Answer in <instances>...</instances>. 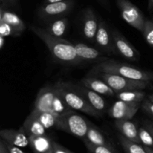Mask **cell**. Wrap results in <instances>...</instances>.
<instances>
[{"instance_id": "obj_16", "label": "cell", "mask_w": 153, "mask_h": 153, "mask_svg": "<svg viewBox=\"0 0 153 153\" xmlns=\"http://www.w3.org/2000/svg\"><path fill=\"white\" fill-rule=\"evenodd\" d=\"M77 89L84 96L88 102L101 115L103 114L107 108V104L101 94H97L95 91L83 86L81 84H76Z\"/></svg>"}, {"instance_id": "obj_5", "label": "cell", "mask_w": 153, "mask_h": 153, "mask_svg": "<svg viewBox=\"0 0 153 153\" xmlns=\"http://www.w3.org/2000/svg\"><path fill=\"white\" fill-rule=\"evenodd\" d=\"M90 123L88 120L76 113V111L71 110L59 117L55 128L84 140Z\"/></svg>"}, {"instance_id": "obj_21", "label": "cell", "mask_w": 153, "mask_h": 153, "mask_svg": "<svg viewBox=\"0 0 153 153\" xmlns=\"http://www.w3.org/2000/svg\"><path fill=\"white\" fill-rule=\"evenodd\" d=\"M83 140L89 142L92 144L97 145V146H112L104 133L98 127L91 123H90L86 137Z\"/></svg>"}, {"instance_id": "obj_28", "label": "cell", "mask_w": 153, "mask_h": 153, "mask_svg": "<svg viewBox=\"0 0 153 153\" xmlns=\"http://www.w3.org/2000/svg\"><path fill=\"white\" fill-rule=\"evenodd\" d=\"M142 34L148 45L153 47V20L146 19Z\"/></svg>"}, {"instance_id": "obj_7", "label": "cell", "mask_w": 153, "mask_h": 153, "mask_svg": "<svg viewBox=\"0 0 153 153\" xmlns=\"http://www.w3.org/2000/svg\"><path fill=\"white\" fill-rule=\"evenodd\" d=\"M117 5L123 20L142 32L146 19L140 8L129 0H117Z\"/></svg>"}, {"instance_id": "obj_23", "label": "cell", "mask_w": 153, "mask_h": 153, "mask_svg": "<svg viewBox=\"0 0 153 153\" xmlns=\"http://www.w3.org/2000/svg\"><path fill=\"white\" fill-rule=\"evenodd\" d=\"M146 94L143 90H132L117 93L115 97L119 100L128 102L142 103L146 99Z\"/></svg>"}, {"instance_id": "obj_19", "label": "cell", "mask_w": 153, "mask_h": 153, "mask_svg": "<svg viewBox=\"0 0 153 153\" xmlns=\"http://www.w3.org/2000/svg\"><path fill=\"white\" fill-rule=\"evenodd\" d=\"M29 146L34 153H52L54 141L46 134L30 136Z\"/></svg>"}, {"instance_id": "obj_13", "label": "cell", "mask_w": 153, "mask_h": 153, "mask_svg": "<svg viewBox=\"0 0 153 153\" xmlns=\"http://www.w3.org/2000/svg\"><path fill=\"white\" fill-rule=\"evenodd\" d=\"M100 20L97 14L91 7L85 9L82 14V35L90 42H94L98 30Z\"/></svg>"}, {"instance_id": "obj_14", "label": "cell", "mask_w": 153, "mask_h": 153, "mask_svg": "<svg viewBox=\"0 0 153 153\" xmlns=\"http://www.w3.org/2000/svg\"><path fill=\"white\" fill-rule=\"evenodd\" d=\"M79 83L101 95L108 97L116 96V93L104 80L94 75H90L84 77L81 79Z\"/></svg>"}, {"instance_id": "obj_10", "label": "cell", "mask_w": 153, "mask_h": 153, "mask_svg": "<svg viewBox=\"0 0 153 153\" xmlns=\"http://www.w3.org/2000/svg\"><path fill=\"white\" fill-rule=\"evenodd\" d=\"M141 106L140 102H128L118 100L115 102L108 110V114L115 120H131L138 111Z\"/></svg>"}, {"instance_id": "obj_17", "label": "cell", "mask_w": 153, "mask_h": 153, "mask_svg": "<svg viewBox=\"0 0 153 153\" xmlns=\"http://www.w3.org/2000/svg\"><path fill=\"white\" fill-rule=\"evenodd\" d=\"M115 127L117 128L120 134L125 137L126 138L140 143L139 138L138 131L139 128L136 123L131 120H119L115 121Z\"/></svg>"}, {"instance_id": "obj_11", "label": "cell", "mask_w": 153, "mask_h": 153, "mask_svg": "<svg viewBox=\"0 0 153 153\" xmlns=\"http://www.w3.org/2000/svg\"><path fill=\"white\" fill-rule=\"evenodd\" d=\"M94 42L98 48L106 54L117 55L114 45L112 31H111L107 22L104 20H100L98 30L96 34Z\"/></svg>"}, {"instance_id": "obj_25", "label": "cell", "mask_w": 153, "mask_h": 153, "mask_svg": "<svg viewBox=\"0 0 153 153\" xmlns=\"http://www.w3.org/2000/svg\"><path fill=\"white\" fill-rule=\"evenodd\" d=\"M118 140L126 153H147L144 146H141L140 143L131 141L120 134L118 135Z\"/></svg>"}, {"instance_id": "obj_18", "label": "cell", "mask_w": 153, "mask_h": 153, "mask_svg": "<svg viewBox=\"0 0 153 153\" xmlns=\"http://www.w3.org/2000/svg\"><path fill=\"white\" fill-rule=\"evenodd\" d=\"M0 20L7 22L11 26L16 37L20 36L26 29V25L24 21L15 13L6 10L3 5L1 6L0 9Z\"/></svg>"}, {"instance_id": "obj_40", "label": "cell", "mask_w": 153, "mask_h": 153, "mask_svg": "<svg viewBox=\"0 0 153 153\" xmlns=\"http://www.w3.org/2000/svg\"><path fill=\"white\" fill-rule=\"evenodd\" d=\"M148 99H149L151 101L153 102V94H149V95L148 96Z\"/></svg>"}, {"instance_id": "obj_34", "label": "cell", "mask_w": 153, "mask_h": 153, "mask_svg": "<svg viewBox=\"0 0 153 153\" xmlns=\"http://www.w3.org/2000/svg\"><path fill=\"white\" fill-rule=\"evenodd\" d=\"M0 153H9L5 143L2 139H1V140H0Z\"/></svg>"}, {"instance_id": "obj_32", "label": "cell", "mask_w": 153, "mask_h": 153, "mask_svg": "<svg viewBox=\"0 0 153 153\" xmlns=\"http://www.w3.org/2000/svg\"><path fill=\"white\" fill-rule=\"evenodd\" d=\"M4 143H5L6 146H7V149H8L9 153H25L23 150H22V148L18 147V146H13V145L11 144H9V143H6L5 141H4Z\"/></svg>"}, {"instance_id": "obj_20", "label": "cell", "mask_w": 153, "mask_h": 153, "mask_svg": "<svg viewBox=\"0 0 153 153\" xmlns=\"http://www.w3.org/2000/svg\"><path fill=\"white\" fill-rule=\"evenodd\" d=\"M20 128L28 137L46 134V128L41 123V122L37 119V117L33 114L31 112L27 117Z\"/></svg>"}, {"instance_id": "obj_26", "label": "cell", "mask_w": 153, "mask_h": 153, "mask_svg": "<svg viewBox=\"0 0 153 153\" xmlns=\"http://www.w3.org/2000/svg\"><path fill=\"white\" fill-rule=\"evenodd\" d=\"M138 134L140 143L144 146L153 148V137L149 130L144 125L139 128Z\"/></svg>"}, {"instance_id": "obj_22", "label": "cell", "mask_w": 153, "mask_h": 153, "mask_svg": "<svg viewBox=\"0 0 153 153\" xmlns=\"http://www.w3.org/2000/svg\"><path fill=\"white\" fill-rule=\"evenodd\" d=\"M68 25V18L64 16V17L59 18V19L49 22L43 28L51 35L58 37H62L67 33Z\"/></svg>"}, {"instance_id": "obj_35", "label": "cell", "mask_w": 153, "mask_h": 153, "mask_svg": "<svg viewBox=\"0 0 153 153\" xmlns=\"http://www.w3.org/2000/svg\"><path fill=\"white\" fill-rule=\"evenodd\" d=\"M143 125H144L145 126H146V128L149 130V131H150L151 134H152V135L153 137V122H152V121L146 120V121H145L144 123H143Z\"/></svg>"}, {"instance_id": "obj_29", "label": "cell", "mask_w": 153, "mask_h": 153, "mask_svg": "<svg viewBox=\"0 0 153 153\" xmlns=\"http://www.w3.org/2000/svg\"><path fill=\"white\" fill-rule=\"evenodd\" d=\"M0 35L4 37H16L15 31L13 28L7 22L0 20Z\"/></svg>"}, {"instance_id": "obj_4", "label": "cell", "mask_w": 153, "mask_h": 153, "mask_svg": "<svg viewBox=\"0 0 153 153\" xmlns=\"http://www.w3.org/2000/svg\"><path fill=\"white\" fill-rule=\"evenodd\" d=\"M54 85L58 94L71 109L96 117L102 116L88 102L86 99L77 89L76 84L60 80Z\"/></svg>"}, {"instance_id": "obj_36", "label": "cell", "mask_w": 153, "mask_h": 153, "mask_svg": "<svg viewBox=\"0 0 153 153\" xmlns=\"http://www.w3.org/2000/svg\"><path fill=\"white\" fill-rule=\"evenodd\" d=\"M147 9L149 11H152L153 10V0H148Z\"/></svg>"}, {"instance_id": "obj_3", "label": "cell", "mask_w": 153, "mask_h": 153, "mask_svg": "<svg viewBox=\"0 0 153 153\" xmlns=\"http://www.w3.org/2000/svg\"><path fill=\"white\" fill-rule=\"evenodd\" d=\"M33 109L49 112L58 117L73 110L64 102L54 85H46L39 91Z\"/></svg>"}, {"instance_id": "obj_37", "label": "cell", "mask_w": 153, "mask_h": 153, "mask_svg": "<svg viewBox=\"0 0 153 153\" xmlns=\"http://www.w3.org/2000/svg\"><path fill=\"white\" fill-rule=\"evenodd\" d=\"M5 38L6 37L0 35V48H1V49H2L4 45L5 44Z\"/></svg>"}, {"instance_id": "obj_41", "label": "cell", "mask_w": 153, "mask_h": 153, "mask_svg": "<svg viewBox=\"0 0 153 153\" xmlns=\"http://www.w3.org/2000/svg\"><path fill=\"white\" fill-rule=\"evenodd\" d=\"M100 2H102L103 4H106V2H107V0H100Z\"/></svg>"}, {"instance_id": "obj_27", "label": "cell", "mask_w": 153, "mask_h": 153, "mask_svg": "<svg viewBox=\"0 0 153 153\" xmlns=\"http://www.w3.org/2000/svg\"><path fill=\"white\" fill-rule=\"evenodd\" d=\"M90 153H117L113 146H97L83 140Z\"/></svg>"}, {"instance_id": "obj_1", "label": "cell", "mask_w": 153, "mask_h": 153, "mask_svg": "<svg viewBox=\"0 0 153 153\" xmlns=\"http://www.w3.org/2000/svg\"><path fill=\"white\" fill-rule=\"evenodd\" d=\"M30 30L45 43L52 59L57 63L65 66H77L83 63L77 55L73 43L51 35L43 28L36 25H31Z\"/></svg>"}, {"instance_id": "obj_30", "label": "cell", "mask_w": 153, "mask_h": 153, "mask_svg": "<svg viewBox=\"0 0 153 153\" xmlns=\"http://www.w3.org/2000/svg\"><path fill=\"white\" fill-rule=\"evenodd\" d=\"M141 109L144 113L149 115V117L153 118V102L151 101L149 99H146L143 102L141 103L140 106Z\"/></svg>"}, {"instance_id": "obj_38", "label": "cell", "mask_w": 153, "mask_h": 153, "mask_svg": "<svg viewBox=\"0 0 153 153\" xmlns=\"http://www.w3.org/2000/svg\"><path fill=\"white\" fill-rule=\"evenodd\" d=\"M65 1V0H44L43 4H49V3H55V2H60V1Z\"/></svg>"}, {"instance_id": "obj_9", "label": "cell", "mask_w": 153, "mask_h": 153, "mask_svg": "<svg viewBox=\"0 0 153 153\" xmlns=\"http://www.w3.org/2000/svg\"><path fill=\"white\" fill-rule=\"evenodd\" d=\"M114 45L117 55H120L130 61H137L140 60L139 51L124 37L117 29L112 31Z\"/></svg>"}, {"instance_id": "obj_39", "label": "cell", "mask_w": 153, "mask_h": 153, "mask_svg": "<svg viewBox=\"0 0 153 153\" xmlns=\"http://www.w3.org/2000/svg\"><path fill=\"white\" fill-rule=\"evenodd\" d=\"M144 148H145V149H146V152L147 153H153V148L148 147V146H144Z\"/></svg>"}, {"instance_id": "obj_15", "label": "cell", "mask_w": 153, "mask_h": 153, "mask_svg": "<svg viewBox=\"0 0 153 153\" xmlns=\"http://www.w3.org/2000/svg\"><path fill=\"white\" fill-rule=\"evenodd\" d=\"M1 139L6 143L20 148H25L29 145V137L21 128H6L0 131Z\"/></svg>"}, {"instance_id": "obj_8", "label": "cell", "mask_w": 153, "mask_h": 153, "mask_svg": "<svg viewBox=\"0 0 153 153\" xmlns=\"http://www.w3.org/2000/svg\"><path fill=\"white\" fill-rule=\"evenodd\" d=\"M73 0H65L60 2L43 4L39 7L37 15L39 18L46 22H51L67 16L74 6Z\"/></svg>"}, {"instance_id": "obj_42", "label": "cell", "mask_w": 153, "mask_h": 153, "mask_svg": "<svg viewBox=\"0 0 153 153\" xmlns=\"http://www.w3.org/2000/svg\"><path fill=\"white\" fill-rule=\"evenodd\" d=\"M89 153H90V152H89Z\"/></svg>"}, {"instance_id": "obj_31", "label": "cell", "mask_w": 153, "mask_h": 153, "mask_svg": "<svg viewBox=\"0 0 153 153\" xmlns=\"http://www.w3.org/2000/svg\"><path fill=\"white\" fill-rule=\"evenodd\" d=\"M52 153H74L72 151L69 150L68 149L65 148L61 145L60 143H57V142L54 141V147H53V152Z\"/></svg>"}, {"instance_id": "obj_24", "label": "cell", "mask_w": 153, "mask_h": 153, "mask_svg": "<svg viewBox=\"0 0 153 153\" xmlns=\"http://www.w3.org/2000/svg\"><path fill=\"white\" fill-rule=\"evenodd\" d=\"M31 113L37 117V119L41 122V123L44 126L45 128L47 129H50L52 128H56L57 123L59 117L49 112L39 111L33 109Z\"/></svg>"}, {"instance_id": "obj_12", "label": "cell", "mask_w": 153, "mask_h": 153, "mask_svg": "<svg viewBox=\"0 0 153 153\" xmlns=\"http://www.w3.org/2000/svg\"><path fill=\"white\" fill-rule=\"evenodd\" d=\"M76 53L83 63H100L109 59L101 49L91 47L83 43H73Z\"/></svg>"}, {"instance_id": "obj_6", "label": "cell", "mask_w": 153, "mask_h": 153, "mask_svg": "<svg viewBox=\"0 0 153 153\" xmlns=\"http://www.w3.org/2000/svg\"><path fill=\"white\" fill-rule=\"evenodd\" d=\"M93 75L104 80L116 94L132 90H144L151 84L150 82L134 80L114 73H99Z\"/></svg>"}, {"instance_id": "obj_33", "label": "cell", "mask_w": 153, "mask_h": 153, "mask_svg": "<svg viewBox=\"0 0 153 153\" xmlns=\"http://www.w3.org/2000/svg\"><path fill=\"white\" fill-rule=\"evenodd\" d=\"M1 5L4 6V7L7 6H14L17 3V0H1Z\"/></svg>"}, {"instance_id": "obj_2", "label": "cell", "mask_w": 153, "mask_h": 153, "mask_svg": "<svg viewBox=\"0 0 153 153\" xmlns=\"http://www.w3.org/2000/svg\"><path fill=\"white\" fill-rule=\"evenodd\" d=\"M99 73H114L134 80L153 82L152 72L142 70L128 64L111 59H108L96 64L90 71L89 75Z\"/></svg>"}]
</instances>
